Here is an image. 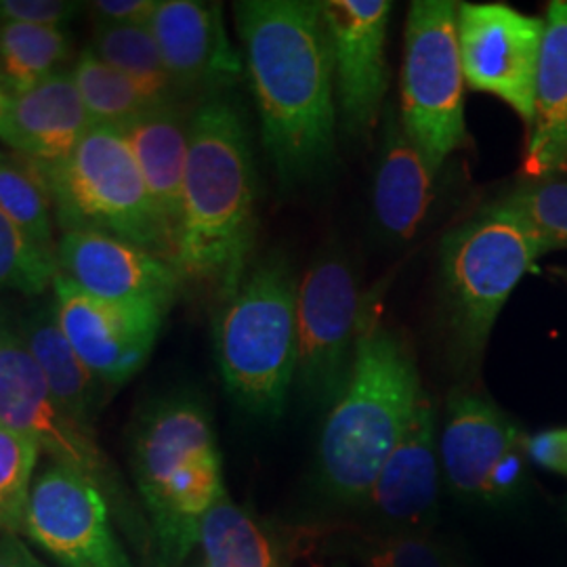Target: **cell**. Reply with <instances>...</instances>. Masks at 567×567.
<instances>
[{
    "instance_id": "obj_2",
    "label": "cell",
    "mask_w": 567,
    "mask_h": 567,
    "mask_svg": "<svg viewBox=\"0 0 567 567\" xmlns=\"http://www.w3.org/2000/svg\"><path fill=\"white\" fill-rule=\"evenodd\" d=\"M257 240V173L243 112L221 95L189 116L182 219L171 264L183 284L225 299L250 267Z\"/></svg>"
},
{
    "instance_id": "obj_31",
    "label": "cell",
    "mask_w": 567,
    "mask_h": 567,
    "mask_svg": "<svg viewBox=\"0 0 567 567\" xmlns=\"http://www.w3.org/2000/svg\"><path fill=\"white\" fill-rule=\"evenodd\" d=\"M60 274L58 257L47 255L0 210V292L41 297Z\"/></svg>"
},
{
    "instance_id": "obj_20",
    "label": "cell",
    "mask_w": 567,
    "mask_h": 567,
    "mask_svg": "<svg viewBox=\"0 0 567 567\" xmlns=\"http://www.w3.org/2000/svg\"><path fill=\"white\" fill-rule=\"evenodd\" d=\"M440 171L405 133L395 105H385L372 179V215L389 243L412 240L435 200Z\"/></svg>"
},
{
    "instance_id": "obj_7",
    "label": "cell",
    "mask_w": 567,
    "mask_h": 567,
    "mask_svg": "<svg viewBox=\"0 0 567 567\" xmlns=\"http://www.w3.org/2000/svg\"><path fill=\"white\" fill-rule=\"evenodd\" d=\"M32 168L49 194L61 231L114 236L171 261L166 231L118 126L93 124L65 161Z\"/></svg>"
},
{
    "instance_id": "obj_10",
    "label": "cell",
    "mask_w": 567,
    "mask_h": 567,
    "mask_svg": "<svg viewBox=\"0 0 567 567\" xmlns=\"http://www.w3.org/2000/svg\"><path fill=\"white\" fill-rule=\"evenodd\" d=\"M364 297L343 252L326 250L299 280L297 377L309 405L328 412L349 379Z\"/></svg>"
},
{
    "instance_id": "obj_5",
    "label": "cell",
    "mask_w": 567,
    "mask_h": 567,
    "mask_svg": "<svg viewBox=\"0 0 567 567\" xmlns=\"http://www.w3.org/2000/svg\"><path fill=\"white\" fill-rule=\"evenodd\" d=\"M545 255L534 229L501 200L444 236L437 276L440 330L458 372H477L508 297Z\"/></svg>"
},
{
    "instance_id": "obj_35",
    "label": "cell",
    "mask_w": 567,
    "mask_h": 567,
    "mask_svg": "<svg viewBox=\"0 0 567 567\" xmlns=\"http://www.w3.org/2000/svg\"><path fill=\"white\" fill-rule=\"evenodd\" d=\"M161 0H95L89 2L95 25H147Z\"/></svg>"
},
{
    "instance_id": "obj_15",
    "label": "cell",
    "mask_w": 567,
    "mask_h": 567,
    "mask_svg": "<svg viewBox=\"0 0 567 567\" xmlns=\"http://www.w3.org/2000/svg\"><path fill=\"white\" fill-rule=\"evenodd\" d=\"M60 274L84 292L116 303L154 305L171 311L182 278L161 255L97 231H61Z\"/></svg>"
},
{
    "instance_id": "obj_11",
    "label": "cell",
    "mask_w": 567,
    "mask_h": 567,
    "mask_svg": "<svg viewBox=\"0 0 567 567\" xmlns=\"http://www.w3.org/2000/svg\"><path fill=\"white\" fill-rule=\"evenodd\" d=\"M456 34L466 86L507 103L529 128L545 20L505 2H456Z\"/></svg>"
},
{
    "instance_id": "obj_24",
    "label": "cell",
    "mask_w": 567,
    "mask_h": 567,
    "mask_svg": "<svg viewBox=\"0 0 567 567\" xmlns=\"http://www.w3.org/2000/svg\"><path fill=\"white\" fill-rule=\"evenodd\" d=\"M204 564L208 567H284L271 534L224 489L200 524Z\"/></svg>"
},
{
    "instance_id": "obj_33",
    "label": "cell",
    "mask_w": 567,
    "mask_h": 567,
    "mask_svg": "<svg viewBox=\"0 0 567 567\" xmlns=\"http://www.w3.org/2000/svg\"><path fill=\"white\" fill-rule=\"evenodd\" d=\"M84 9L86 2L72 0H0V23L63 28L76 20Z\"/></svg>"
},
{
    "instance_id": "obj_19",
    "label": "cell",
    "mask_w": 567,
    "mask_h": 567,
    "mask_svg": "<svg viewBox=\"0 0 567 567\" xmlns=\"http://www.w3.org/2000/svg\"><path fill=\"white\" fill-rule=\"evenodd\" d=\"M440 468L437 414L433 400L423 389L364 505L386 524L425 526L437 507Z\"/></svg>"
},
{
    "instance_id": "obj_30",
    "label": "cell",
    "mask_w": 567,
    "mask_h": 567,
    "mask_svg": "<svg viewBox=\"0 0 567 567\" xmlns=\"http://www.w3.org/2000/svg\"><path fill=\"white\" fill-rule=\"evenodd\" d=\"M501 203L534 229L547 255L567 250V177L527 179L503 196Z\"/></svg>"
},
{
    "instance_id": "obj_12",
    "label": "cell",
    "mask_w": 567,
    "mask_h": 567,
    "mask_svg": "<svg viewBox=\"0 0 567 567\" xmlns=\"http://www.w3.org/2000/svg\"><path fill=\"white\" fill-rule=\"evenodd\" d=\"M23 532L60 567H135L105 494L65 466H47L34 480Z\"/></svg>"
},
{
    "instance_id": "obj_16",
    "label": "cell",
    "mask_w": 567,
    "mask_h": 567,
    "mask_svg": "<svg viewBox=\"0 0 567 567\" xmlns=\"http://www.w3.org/2000/svg\"><path fill=\"white\" fill-rule=\"evenodd\" d=\"M147 25L166 72L185 97L194 93L213 97L243 79V55L229 41L221 4L161 0Z\"/></svg>"
},
{
    "instance_id": "obj_1",
    "label": "cell",
    "mask_w": 567,
    "mask_h": 567,
    "mask_svg": "<svg viewBox=\"0 0 567 567\" xmlns=\"http://www.w3.org/2000/svg\"><path fill=\"white\" fill-rule=\"evenodd\" d=\"M261 140L284 189L326 175L337 158V102L320 0L234 4Z\"/></svg>"
},
{
    "instance_id": "obj_6",
    "label": "cell",
    "mask_w": 567,
    "mask_h": 567,
    "mask_svg": "<svg viewBox=\"0 0 567 567\" xmlns=\"http://www.w3.org/2000/svg\"><path fill=\"white\" fill-rule=\"evenodd\" d=\"M299 280L282 255L246 269L215 318V358L227 395L257 419L282 416L297 377Z\"/></svg>"
},
{
    "instance_id": "obj_26",
    "label": "cell",
    "mask_w": 567,
    "mask_h": 567,
    "mask_svg": "<svg viewBox=\"0 0 567 567\" xmlns=\"http://www.w3.org/2000/svg\"><path fill=\"white\" fill-rule=\"evenodd\" d=\"M74 41L65 28L0 23V86L32 91L65 70Z\"/></svg>"
},
{
    "instance_id": "obj_9",
    "label": "cell",
    "mask_w": 567,
    "mask_h": 567,
    "mask_svg": "<svg viewBox=\"0 0 567 567\" xmlns=\"http://www.w3.org/2000/svg\"><path fill=\"white\" fill-rule=\"evenodd\" d=\"M465 86L456 2L414 0L405 21L400 118L437 171L466 142Z\"/></svg>"
},
{
    "instance_id": "obj_21",
    "label": "cell",
    "mask_w": 567,
    "mask_h": 567,
    "mask_svg": "<svg viewBox=\"0 0 567 567\" xmlns=\"http://www.w3.org/2000/svg\"><path fill=\"white\" fill-rule=\"evenodd\" d=\"M536 79L534 122L527 135V179L567 175V0H550Z\"/></svg>"
},
{
    "instance_id": "obj_23",
    "label": "cell",
    "mask_w": 567,
    "mask_h": 567,
    "mask_svg": "<svg viewBox=\"0 0 567 567\" xmlns=\"http://www.w3.org/2000/svg\"><path fill=\"white\" fill-rule=\"evenodd\" d=\"M16 330L41 368L53 395L82 425L95 431L97 419L112 391L89 370V365L82 362L81 355L65 339L53 299L32 305L21 316Z\"/></svg>"
},
{
    "instance_id": "obj_8",
    "label": "cell",
    "mask_w": 567,
    "mask_h": 567,
    "mask_svg": "<svg viewBox=\"0 0 567 567\" xmlns=\"http://www.w3.org/2000/svg\"><path fill=\"white\" fill-rule=\"evenodd\" d=\"M0 425L18 431L53 465L72 468L102 489L128 536L147 550L152 532L131 505L121 473L100 446L95 431L82 425L53 395L41 368L25 349L16 326L0 320ZM154 547V545H152Z\"/></svg>"
},
{
    "instance_id": "obj_4",
    "label": "cell",
    "mask_w": 567,
    "mask_h": 567,
    "mask_svg": "<svg viewBox=\"0 0 567 567\" xmlns=\"http://www.w3.org/2000/svg\"><path fill=\"white\" fill-rule=\"evenodd\" d=\"M135 486L161 567H185L206 511L224 492L221 454L206 405L177 393L147 405L131 442Z\"/></svg>"
},
{
    "instance_id": "obj_3",
    "label": "cell",
    "mask_w": 567,
    "mask_h": 567,
    "mask_svg": "<svg viewBox=\"0 0 567 567\" xmlns=\"http://www.w3.org/2000/svg\"><path fill=\"white\" fill-rule=\"evenodd\" d=\"M421 391L412 344L364 297L351 372L318 444V477L332 501L364 505Z\"/></svg>"
},
{
    "instance_id": "obj_17",
    "label": "cell",
    "mask_w": 567,
    "mask_h": 567,
    "mask_svg": "<svg viewBox=\"0 0 567 567\" xmlns=\"http://www.w3.org/2000/svg\"><path fill=\"white\" fill-rule=\"evenodd\" d=\"M524 433L507 414L471 386L447 398L440 435V461L452 494L486 505L489 480L508 452L524 444Z\"/></svg>"
},
{
    "instance_id": "obj_29",
    "label": "cell",
    "mask_w": 567,
    "mask_h": 567,
    "mask_svg": "<svg viewBox=\"0 0 567 567\" xmlns=\"http://www.w3.org/2000/svg\"><path fill=\"white\" fill-rule=\"evenodd\" d=\"M39 456L34 442L0 425V534L23 532Z\"/></svg>"
},
{
    "instance_id": "obj_27",
    "label": "cell",
    "mask_w": 567,
    "mask_h": 567,
    "mask_svg": "<svg viewBox=\"0 0 567 567\" xmlns=\"http://www.w3.org/2000/svg\"><path fill=\"white\" fill-rule=\"evenodd\" d=\"M72 76L91 124L122 126L147 112L161 110L137 82L97 60L86 49L74 63Z\"/></svg>"
},
{
    "instance_id": "obj_34",
    "label": "cell",
    "mask_w": 567,
    "mask_h": 567,
    "mask_svg": "<svg viewBox=\"0 0 567 567\" xmlns=\"http://www.w3.org/2000/svg\"><path fill=\"white\" fill-rule=\"evenodd\" d=\"M527 456L524 444L508 452L507 458L496 466L489 486H487L486 505H507L515 501L526 484Z\"/></svg>"
},
{
    "instance_id": "obj_39",
    "label": "cell",
    "mask_w": 567,
    "mask_h": 567,
    "mask_svg": "<svg viewBox=\"0 0 567 567\" xmlns=\"http://www.w3.org/2000/svg\"><path fill=\"white\" fill-rule=\"evenodd\" d=\"M192 567H208L206 566V564H204V561H200V564H194V566Z\"/></svg>"
},
{
    "instance_id": "obj_28",
    "label": "cell",
    "mask_w": 567,
    "mask_h": 567,
    "mask_svg": "<svg viewBox=\"0 0 567 567\" xmlns=\"http://www.w3.org/2000/svg\"><path fill=\"white\" fill-rule=\"evenodd\" d=\"M0 210L47 255L58 257L53 206L32 164L0 150Z\"/></svg>"
},
{
    "instance_id": "obj_13",
    "label": "cell",
    "mask_w": 567,
    "mask_h": 567,
    "mask_svg": "<svg viewBox=\"0 0 567 567\" xmlns=\"http://www.w3.org/2000/svg\"><path fill=\"white\" fill-rule=\"evenodd\" d=\"M324 18L339 126L351 140H368L385 112L389 89L386 32L393 2L320 0Z\"/></svg>"
},
{
    "instance_id": "obj_37",
    "label": "cell",
    "mask_w": 567,
    "mask_h": 567,
    "mask_svg": "<svg viewBox=\"0 0 567 567\" xmlns=\"http://www.w3.org/2000/svg\"><path fill=\"white\" fill-rule=\"evenodd\" d=\"M0 567H44L16 534H0Z\"/></svg>"
},
{
    "instance_id": "obj_25",
    "label": "cell",
    "mask_w": 567,
    "mask_h": 567,
    "mask_svg": "<svg viewBox=\"0 0 567 567\" xmlns=\"http://www.w3.org/2000/svg\"><path fill=\"white\" fill-rule=\"evenodd\" d=\"M86 51L137 82L161 107H179L185 97L164 68L150 25H95Z\"/></svg>"
},
{
    "instance_id": "obj_14",
    "label": "cell",
    "mask_w": 567,
    "mask_h": 567,
    "mask_svg": "<svg viewBox=\"0 0 567 567\" xmlns=\"http://www.w3.org/2000/svg\"><path fill=\"white\" fill-rule=\"evenodd\" d=\"M51 290L61 330L82 362L112 393L126 385L150 360L166 311L93 297L63 274Z\"/></svg>"
},
{
    "instance_id": "obj_38",
    "label": "cell",
    "mask_w": 567,
    "mask_h": 567,
    "mask_svg": "<svg viewBox=\"0 0 567 567\" xmlns=\"http://www.w3.org/2000/svg\"><path fill=\"white\" fill-rule=\"evenodd\" d=\"M553 274L557 276V278H561L567 286V267H559V269H553Z\"/></svg>"
},
{
    "instance_id": "obj_36",
    "label": "cell",
    "mask_w": 567,
    "mask_h": 567,
    "mask_svg": "<svg viewBox=\"0 0 567 567\" xmlns=\"http://www.w3.org/2000/svg\"><path fill=\"white\" fill-rule=\"evenodd\" d=\"M524 450L534 465L567 475V429H545L526 435Z\"/></svg>"
},
{
    "instance_id": "obj_22",
    "label": "cell",
    "mask_w": 567,
    "mask_h": 567,
    "mask_svg": "<svg viewBox=\"0 0 567 567\" xmlns=\"http://www.w3.org/2000/svg\"><path fill=\"white\" fill-rule=\"evenodd\" d=\"M189 116L179 107H161L118 126L140 164L143 182L171 244V257L182 219Z\"/></svg>"
},
{
    "instance_id": "obj_32",
    "label": "cell",
    "mask_w": 567,
    "mask_h": 567,
    "mask_svg": "<svg viewBox=\"0 0 567 567\" xmlns=\"http://www.w3.org/2000/svg\"><path fill=\"white\" fill-rule=\"evenodd\" d=\"M358 567H452L446 548L416 532L360 534L349 543Z\"/></svg>"
},
{
    "instance_id": "obj_18",
    "label": "cell",
    "mask_w": 567,
    "mask_h": 567,
    "mask_svg": "<svg viewBox=\"0 0 567 567\" xmlns=\"http://www.w3.org/2000/svg\"><path fill=\"white\" fill-rule=\"evenodd\" d=\"M91 126L72 70L25 93L0 86V143L21 161L37 166L61 163Z\"/></svg>"
}]
</instances>
